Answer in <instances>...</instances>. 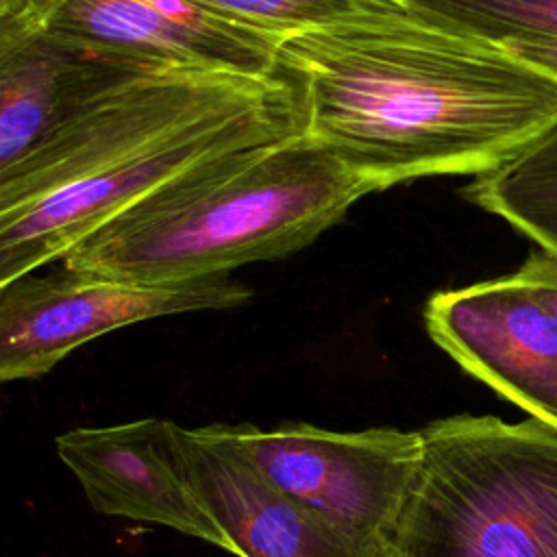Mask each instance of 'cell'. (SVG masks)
<instances>
[{"mask_svg": "<svg viewBox=\"0 0 557 557\" xmlns=\"http://www.w3.org/2000/svg\"><path fill=\"white\" fill-rule=\"evenodd\" d=\"M305 131L374 191L483 174L557 122V78L411 7L285 37Z\"/></svg>", "mask_w": 557, "mask_h": 557, "instance_id": "cell-1", "label": "cell"}, {"mask_svg": "<svg viewBox=\"0 0 557 557\" xmlns=\"http://www.w3.org/2000/svg\"><path fill=\"white\" fill-rule=\"evenodd\" d=\"M305 131L289 74L159 70L104 94L0 172V285L78 242L176 176Z\"/></svg>", "mask_w": 557, "mask_h": 557, "instance_id": "cell-2", "label": "cell"}, {"mask_svg": "<svg viewBox=\"0 0 557 557\" xmlns=\"http://www.w3.org/2000/svg\"><path fill=\"white\" fill-rule=\"evenodd\" d=\"M372 185L307 135L220 154L144 196L78 242L61 265L133 285H172L309 246Z\"/></svg>", "mask_w": 557, "mask_h": 557, "instance_id": "cell-3", "label": "cell"}, {"mask_svg": "<svg viewBox=\"0 0 557 557\" xmlns=\"http://www.w3.org/2000/svg\"><path fill=\"white\" fill-rule=\"evenodd\" d=\"M422 431L392 557H557V431L453 416Z\"/></svg>", "mask_w": 557, "mask_h": 557, "instance_id": "cell-4", "label": "cell"}, {"mask_svg": "<svg viewBox=\"0 0 557 557\" xmlns=\"http://www.w3.org/2000/svg\"><path fill=\"white\" fill-rule=\"evenodd\" d=\"M213 446L255 466L268 481L331 520L392 548L416 490L422 431H329L307 422L209 424L194 429Z\"/></svg>", "mask_w": 557, "mask_h": 557, "instance_id": "cell-5", "label": "cell"}, {"mask_svg": "<svg viewBox=\"0 0 557 557\" xmlns=\"http://www.w3.org/2000/svg\"><path fill=\"white\" fill-rule=\"evenodd\" d=\"M250 296L226 276L133 285L87 278L63 265L22 274L0 285V383L41 376L109 331L161 315L231 309Z\"/></svg>", "mask_w": 557, "mask_h": 557, "instance_id": "cell-6", "label": "cell"}, {"mask_svg": "<svg viewBox=\"0 0 557 557\" xmlns=\"http://www.w3.org/2000/svg\"><path fill=\"white\" fill-rule=\"evenodd\" d=\"M28 9L54 35L144 67L283 76L278 50L285 37L191 0H33Z\"/></svg>", "mask_w": 557, "mask_h": 557, "instance_id": "cell-7", "label": "cell"}, {"mask_svg": "<svg viewBox=\"0 0 557 557\" xmlns=\"http://www.w3.org/2000/svg\"><path fill=\"white\" fill-rule=\"evenodd\" d=\"M424 326L463 372L557 431V320L516 274L433 294Z\"/></svg>", "mask_w": 557, "mask_h": 557, "instance_id": "cell-8", "label": "cell"}, {"mask_svg": "<svg viewBox=\"0 0 557 557\" xmlns=\"http://www.w3.org/2000/svg\"><path fill=\"white\" fill-rule=\"evenodd\" d=\"M57 455L104 516L174 529L228 550V540L191 490L178 457V424L139 418L57 435Z\"/></svg>", "mask_w": 557, "mask_h": 557, "instance_id": "cell-9", "label": "cell"}, {"mask_svg": "<svg viewBox=\"0 0 557 557\" xmlns=\"http://www.w3.org/2000/svg\"><path fill=\"white\" fill-rule=\"evenodd\" d=\"M178 457L202 507L237 557H392L361 535L268 481L239 455L178 426Z\"/></svg>", "mask_w": 557, "mask_h": 557, "instance_id": "cell-10", "label": "cell"}, {"mask_svg": "<svg viewBox=\"0 0 557 557\" xmlns=\"http://www.w3.org/2000/svg\"><path fill=\"white\" fill-rule=\"evenodd\" d=\"M159 72L76 46L26 7L0 13V172L115 87Z\"/></svg>", "mask_w": 557, "mask_h": 557, "instance_id": "cell-11", "label": "cell"}, {"mask_svg": "<svg viewBox=\"0 0 557 557\" xmlns=\"http://www.w3.org/2000/svg\"><path fill=\"white\" fill-rule=\"evenodd\" d=\"M461 194L557 255V122L509 161L474 176Z\"/></svg>", "mask_w": 557, "mask_h": 557, "instance_id": "cell-12", "label": "cell"}, {"mask_svg": "<svg viewBox=\"0 0 557 557\" xmlns=\"http://www.w3.org/2000/svg\"><path fill=\"white\" fill-rule=\"evenodd\" d=\"M233 22L292 37L344 22L403 11L405 0H191Z\"/></svg>", "mask_w": 557, "mask_h": 557, "instance_id": "cell-13", "label": "cell"}, {"mask_svg": "<svg viewBox=\"0 0 557 557\" xmlns=\"http://www.w3.org/2000/svg\"><path fill=\"white\" fill-rule=\"evenodd\" d=\"M413 11L470 35L505 41L557 39V0H405Z\"/></svg>", "mask_w": 557, "mask_h": 557, "instance_id": "cell-14", "label": "cell"}, {"mask_svg": "<svg viewBox=\"0 0 557 557\" xmlns=\"http://www.w3.org/2000/svg\"><path fill=\"white\" fill-rule=\"evenodd\" d=\"M516 276L524 283L531 296L557 320V255L535 250L520 265Z\"/></svg>", "mask_w": 557, "mask_h": 557, "instance_id": "cell-15", "label": "cell"}, {"mask_svg": "<svg viewBox=\"0 0 557 557\" xmlns=\"http://www.w3.org/2000/svg\"><path fill=\"white\" fill-rule=\"evenodd\" d=\"M500 46L516 59L529 63L531 67L557 78V39L546 37H516L505 39Z\"/></svg>", "mask_w": 557, "mask_h": 557, "instance_id": "cell-16", "label": "cell"}, {"mask_svg": "<svg viewBox=\"0 0 557 557\" xmlns=\"http://www.w3.org/2000/svg\"><path fill=\"white\" fill-rule=\"evenodd\" d=\"M33 0H0V13H15L30 4Z\"/></svg>", "mask_w": 557, "mask_h": 557, "instance_id": "cell-17", "label": "cell"}]
</instances>
